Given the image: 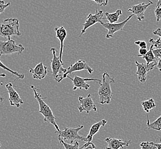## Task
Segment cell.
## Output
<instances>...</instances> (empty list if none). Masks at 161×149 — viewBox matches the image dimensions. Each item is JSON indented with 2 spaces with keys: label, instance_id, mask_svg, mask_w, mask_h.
I'll use <instances>...</instances> for the list:
<instances>
[{
  "label": "cell",
  "instance_id": "cell-1",
  "mask_svg": "<svg viewBox=\"0 0 161 149\" xmlns=\"http://www.w3.org/2000/svg\"><path fill=\"white\" fill-rule=\"evenodd\" d=\"M31 87L34 93V97L35 98L39 103V113H42L44 116V122L45 123H49L52 124L55 127L56 131H59L60 129L58 124L56 122V117L53 113L51 108L45 102L44 100L47 97H42V95L38 92V90L33 85H31Z\"/></svg>",
  "mask_w": 161,
  "mask_h": 149
},
{
  "label": "cell",
  "instance_id": "cell-2",
  "mask_svg": "<svg viewBox=\"0 0 161 149\" xmlns=\"http://www.w3.org/2000/svg\"><path fill=\"white\" fill-rule=\"evenodd\" d=\"M103 80L100 84V87L98 90L99 97V103L101 104H110L111 103L113 97V92L111 90V84L115 83L114 78L111 77L110 74L104 72L102 75Z\"/></svg>",
  "mask_w": 161,
  "mask_h": 149
},
{
  "label": "cell",
  "instance_id": "cell-3",
  "mask_svg": "<svg viewBox=\"0 0 161 149\" xmlns=\"http://www.w3.org/2000/svg\"><path fill=\"white\" fill-rule=\"evenodd\" d=\"M21 33L19 31V19L17 18H8L0 24V36L9 39L12 36H19Z\"/></svg>",
  "mask_w": 161,
  "mask_h": 149
},
{
  "label": "cell",
  "instance_id": "cell-4",
  "mask_svg": "<svg viewBox=\"0 0 161 149\" xmlns=\"http://www.w3.org/2000/svg\"><path fill=\"white\" fill-rule=\"evenodd\" d=\"M84 128V126L80 125L77 127H65L63 130L59 131H56L55 133H58V138H61L63 141H67L68 143L73 144L76 141L87 142V138L79 135L80 130Z\"/></svg>",
  "mask_w": 161,
  "mask_h": 149
},
{
  "label": "cell",
  "instance_id": "cell-5",
  "mask_svg": "<svg viewBox=\"0 0 161 149\" xmlns=\"http://www.w3.org/2000/svg\"><path fill=\"white\" fill-rule=\"evenodd\" d=\"M25 50L22 44H17L12 39H8L6 41L0 40V57L13 53L21 55Z\"/></svg>",
  "mask_w": 161,
  "mask_h": 149
},
{
  "label": "cell",
  "instance_id": "cell-6",
  "mask_svg": "<svg viewBox=\"0 0 161 149\" xmlns=\"http://www.w3.org/2000/svg\"><path fill=\"white\" fill-rule=\"evenodd\" d=\"M51 51L52 53V58L50 62L51 66L52 74L54 80L58 81L61 76L67 72V69L63 68V65L64 63L60 61V56H56V49L52 48Z\"/></svg>",
  "mask_w": 161,
  "mask_h": 149
},
{
  "label": "cell",
  "instance_id": "cell-7",
  "mask_svg": "<svg viewBox=\"0 0 161 149\" xmlns=\"http://www.w3.org/2000/svg\"><path fill=\"white\" fill-rule=\"evenodd\" d=\"M158 58H156L154 62L149 64L147 63H139L136 61V64L137 67V71L136 74L138 75L139 81L141 83H145L147 80V75L149 72L155 69L156 65H157L158 62Z\"/></svg>",
  "mask_w": 161,
  "mask_h": 149
},
{
  "label": "cell",
  "instance_id": "cell-8",
  "mask_svg": "<svg viewBox=\"0 0 161 149\" xmlns=\"http://www.w3.org/2000/svg\"><path fill=\"white\" fill-rule=\"evenodd\" d=\"M83 70L87 71L90 74H92L93 72V69H92L91 67L88 65L86 62L83 60H79L74 64L70 65V66L67 69V72L61 76L58 82H61L64 79L67 78V76L69 74H72L75 72L80 71Z\"/></svg>",
  "mask_w": 161,
  "mask_h": 149
},
{
  "label": "cell",
  "instance_id": "cell-9",
  "mask_svg": "<svg viewBox=\"0 0 161 149\" xmlns=\"http://www.w3.org/2000/svg\"><path fill=\"white\" fill-rule=\"evenodd\" d=\"M134 16V14H131L126 19L123 21L122 22L119 23H103V21L100 23V24L102 26L108 30V32L106 35L107 39H110L114 37V35L119 31H122L124 29V27L126 25L127 23L130 19Z\"/></svg>",
  "mask_w": 161,
  "mask_h": 149
},
{
  "label": "cell",
  "instance_id": "cell-10",
  "mask_svg": "<svg viewBox=\"0 0 161 149\" xmlns=\"http://www.w3.org/2000/svg\"><path fill=\"white\" fill-rule=\"evenodd\" d=\"M103 11L102 10L97 9L95 14H89L87 16L86 22L83 24V28L81 30L79 37H81V35L86 32L87 29L90 28L91 26H93V25L96 24L97 23H102V19H105L103 17Z\"/></svg>",
  "mask_w": 161,
  "mask_h": 149
},
{
  "label": "cell",
  "instance_id": "cell-11",
  "mask_svg": "<svg viewBox=\"0 0 161 149\" xmlns=\"http://www.w3.org/2000/svg\"><path fill=\"white\" fill-rule=\"evenodd\" d=\"M67 78H69L72 81L73 83V90H76L77 89H84L86 90H88L90 87V86L88 84H87V81H94L96 82H99V84H101L102 80L98 79H93V78H83L78 76H75L74 78H72L69 76L68 75Z\"/></svg>",
  "mask_w": 161,
  "mask_h": 149
},
{
  "label": "cell",
  "instance_id": "cell-12",
  "mask_svg": "<svg viewBox=\"0 0 161 149\" xmlns=\"http://www.w3.org/2000/svg\"><path fill=\"white\" fill-rule=\"evenodd\" d=\"M78 100L80 103V106L78 107V110L80 113L86 112L87 113H89L91 111L97 112V106L92 100L90 94H88L86 97H79Z\"/></svg>",
  "mask_w": 161,
  "mask_h": 149
},
{
  "label": "cell",
  "instance_id": "cell-13",
  "mask_svg": "<svg viewBox=\"0 0 161 149\" xmlns=\"http://www.w3.org/2000/svg\"><path fill=\"white\" fill-rule=\"evenodd\" d=\"M153 4V3L151 1H148L147 3H139L138 5H132V7L128 9V12L131 13L136 16V19L139 21H142L143 19H145V13L146 10L148 7L151 6Z\"/></svg>",
  "mask_w": 161,
  "mask_h": 149
},
{
  "label": "cell",
  "instance_id": "cell-14",
  "mask_svg": "<svg viewBox=\"0 0 161 149\" xmlns=\"http://www.w3.org/2000/svg\"><path fill=\"white\" fill-rule=\"evenodd\" d=\"M5 86L9 94V101L10 106L19 108L21 104H24L23 99L19 97V94L14 90L12 83H7Z\"/></svg>",
  "mask_w": 161,
  "mask_h": 149
},
{
  "label": "cell",
  "instance_id": "cell-15",
  "mask_svg": "<svg viewBox=\"0 0 161 149\" xmlns=\"http://www.w3.org/2000/svg\"><path fill=\"white\" fill-rule=\"evenodd\" d=\"M105 141L107 143L106 149H123L125 146L128 147L131 143V140L125 141L108 137L105 139Z\"/></svg>",
  "mask_w": 161,
  "mask_h": 149
},
{
  "label": "cell",
  "instance_id": "cell-16",
  "mask_svg": "<svg viewBox=\"0 0 161 149\" xmlns=\"http://www.w3.org/2000/svg\"><path fill=\"white\" fill-rule=\"evenodd\" d=\"M29 72L32 74L33 78L35 79L42 80L46 77L48 74V68L44 65L42 62L39 63L34 68H30Z\"/></svg>",
  "mask_w": 161,
  "mask_h": 149
},
{
  "label": "cell",
  "instance_id": "cell-17",
  "mask_svg": "<svg viewBox=\"0 0 161 149\" xmlns=\"http://www.w3.org/2000/svg\"><path fill=\"white\" fill-rule=\"evenodd\" d=\"M55 31L56 32V37L58 39V40L60 42V55H59L60 60L62 63H63L62 60V56H63V53L64 42L67 36V32L64 26L56 27L55 28Z\"/></svg>",
  "mask_w": 161,
  "mask_h": 149
},
{
  "label": "cell",
  "instance_id": "cell-18",
  "mask_svg": "<svg viewBox=\"0 0 161 149\" xmlns=\"http://www.w3.org/2000/svg\"><path fill=\"white\" fill-rule=\"evenodd\" d=\"M107 123V120H105V119H102V120L99 121L98 122L94 123L91 127L89 133L88 134L87 137H86L87 142H92L93 136L99 132V131L102 127L105 126V125Z\"/></svg>",
  "mask_w": 161,
  "mask_h": 149
},
{
  "label": "cell",
  "instance_id": "cell-19",
  "mask_svg": "<svg viewBox=\"0 0 161 149\" xmlns=\"http://www.w3.org/2000/svg\"><path fill=\"white\" fill-rule=\"evenodd\" d=\"M122 11L121 9L116 10L114 13H110L108 12L105 13V19H107L110 23H117L119 21V17L122 15Z\"/></svg>",
  "mask_w": 161,
  "mask_h": 149
},
{
  "label": "cell",
  "instance_id": "cell-20",
  "mask_svg": "<svg viewBox=\"0 0 161 149\" xmlns=\"http://www.w3.org/2000/svg\"><path fill=\"white\" fill-rule=\"evenodd\" d=\"M142 108L143 110L146 111L147 113H149L150 111L154 108L156 107V104L155 103L153 99H149L147 101H143L141 102Z\"/></svg>",
  "mask_w": 161,
  "mask_h": 149
},
{
  "label": "cell",
  "instance_id": "cell-21",
  "mask_svg": "<svg viewBox=\"0 0 161 149\" xmlns=\"http://www.w3.org/2000/svg\"><path fill=\"white\" fill-rule=\"evenodd\" d=\"M147 126L148 129L160 131L161 130V115L160 117H158L156 120L152 123L150 122V120L148 119V115H147Z\"/></svg>",
  "mask_w": 161,
  "mask_h": 149
},
{
  "label": "cell",
  "instance_id": "cell-22",
  "mask_svg": "<svg viewBox=\"0 0 161 149\" xmlns=\"http://www.w3.org/2000/svg\"><path fill=\"white\" fill-rule=\"evenodd\" d=\"M153 46L151 45L149 51H147V53L145 56H141L142 58L145 59L147 64H149L152 62H154L156 59L153 53Z\"/></svg>",
  "mask_w": 161,
  "mask_h": 149
},
{
  "label": "cell",
  "instance_id": "cell-23",
  "mask_svg": "<svg viewBox=\"0 0 161 149\" xmlns=\"http://www.w3.org/2000/svg\"><path fill=\"white\" fill-rule=\"evenodd\" d=\"M0 68H3V69H5L7 71L9 72L11 74L15 75L18 79H24L25 78V74H19L18 72L14 71L12 69H11L10 68H8L7 66L3 64V62L1 61V60H0Z\"/></svg>",
  "mask_w": 161,
  "mask_h": 149
},
{
  "label": "cell",
  "instance_id": "cell-24",
  "mask_svg": "<svg viewBox=\"0 0 161 149\" xmlns=\"http://www.w3.org/2000/svg\"><path fill=\"white\" fill-rule=\"evenodd\" d=\"M58 140L61 145L64 147L65 149H80L79 141H76L74 143L71 144V143L65 142L64 141H63L61 138H58Z\"/></svg>",
  "mask_w": 161,
  "mask_h": 149
},
{
  "label": "cell",
  "instance_id": "cell-25",
  "mask_svg": "<svg viewBox=\"0 0 161 149\" xmlns=\"http://www.w3.org/2000/svg\"><path fill=\"white\" fill-rule=\"evenodd\" d=\"M141 149H157L153 142H142L140 144Z\"/></svg>",
  "mask_w": 161,
  "mask_h": 149
},
{
  "label": "cell",
  "instance_id": "cell-26",
  "mask_svg": "<svg viewBox=\"0 0 161 149\" xmlns=\"http://www.w3.org/2000/svg\"><path fill=\"white\" fill-rule=\"evenodd\" d=\"M149 42L156 49H161V38H159L157 39V40H155L153 39H150L149 40Z\"/></svg>",
  "mask_w": 161,
  "mask_h": 149
},
{
  "label": "cell",
  "instance_id": "cell-27",
  "mask_svg": "<svg viewBox=\"0 0 161 149\" xmlns=\"http://www.w3.org/2000/svg\"><path fill=\"white\" fill-rule=\"evenodd\" d=\"M96 146L92 142H87L84 145L80 147V149H95Z\"/></svg>",
  "mask_w": 161,
  "mask_h": 149
},
{
  "label": "cell",
  "instance_id": "cell-28",
  "mask_svg": "<svg viewBox=\"0 0 161 149\" xmlns=\"http://www.w3.org/2000/svg\"><path fill=\"white\" fill-rule=\"evenodd\" d=\"M10 5V3L9 2L7 3H5L3 0H0V14L3 13L8 7Z\"/></svg>",
  "mask_w": 161,
  "mask_h": 149
},
{
  "label": "cell",
  "instance_id": "cell-29",
  "mask_svg": "<svg viewBox=\"0 0 161 149\" xmlns=\"http://www.w3.org/2000/svg\"><path fill=\"white\" fill-rule=\"evenodd\" d=\"M155 14L157 19V21L159 22L161 19V7H156L155 10Z\"/></svg>",
  "mask_w": 161,
  "mask_h": 149
},
{
  "label": "cell",
  "instance_id": "cell-30",
  "mask_svg": "<svg viewBox=\"0 0 161 149\" xmlns=\"http://www.w3.org/2000/svg\"><path fill=\"white\" fill-rule=\"evenodd\" d=\"M95 1L100 7H105L108 3V0H91Z\"/></svg>",
  "mask_w": 161,
  "mask_h": 149
},
{
  "label": "cell",
  "instance_id": "cell-31",
  "mask_svg": "<svg viewBox=\"0 0 161 149\" xmlns=\"http://www.w3.org/2000/svg\"><path fill=\"white\" fill-rule=\"evenodd\" d=\"M135 44L141 48H147V44L143 40H138L135 42Z\"/></svg>",
  "mask_w": 161,
  "mask_h": 149
},
{
  "label": "cell",
  "instance_id": "cell-32",
  "mask_svg": "<svg viewBox=\"0 0 161 149\" xmlns=\"http://www.w3.org/2000/svg\"><path fill=\"white\" fill-rule=\"evenodd\" d=\"M153 52L155 58H158V59L161 58V48L153 49Z\"/></svg>",
  "mask_w": 161,
  "mask_h": 149
},
{
  "label": "cell",
  "instance_id": "cell-33",
  "mask_svg": "<svg viewBox=\"0 0 161 149\" xmlns=\"http://www.w3.org/2000/svg\"><path fill=\"white\" fill-rule=\"evenodd\" d=\"M147 53V50L146 48H141L139 49V55H138V57H141L143 56H145L146 53Z\"/></svg>",
  "mask_w": 161,
  "mask_h": 149
},
{
  "label": "cell",
  "instance_id": "cell-34",
  "mask_svg": "<svg viewBox=\"0 0 161 149\" xmlns=\"http://www.w3.org/2000/svg\"><path fill=\"white\" fill-rule=\"evenodd\" d=\"M153 33L156 35V36H159L161 38V28H158L157 30H155L153 32Z\"/></svg>",
  "mask_w": 161,
  "mask_h": 149
},
{
  "label": "cell",
  "instance_id": "cell-35",
  "mask_svg": "<svg viewBox=\"0 0 161 149\" xmlns=\"http://www.w3.org/2000/svg\"><path fill=\"white\" fill-rule=\"evenodd\" d=\"M155 69H158L159 71H161V58L158 60V63L155 67Z\"/></svg>",
  "mask_w": 161,
  "mask_h": 149
},
{
  "label": "cell",
  "instance_id": "cell-36",
  "mask_svg": "<svg viewBox=\"0 0 161 149\" xmlns=\"http://www.w3.org/2000/svg\"><path fill=\"white\" fill-rule=\"evenodd\" d=\"M154 145L157 149H161V143H154Z\"/></svg>",
  "mask_w": 161,
  "mask_h": 149
},
{
  "label": "cell",
  "instance_id": "cell-37",
  "mask_svg": "<svg viewBox=\"0 0 161 149\" xmlns=\"http://www.w3.org/2000/svg\"><path fill=\"white\" fill-rule=\"evenodd\" d=\"M161 7V0H158L157 3V5L156 7Z\"/></svg>",
  "mask_w": 161,
  "mask_h": 149
},
{
  "label": "cell",
  "instance_id": "cell-38",
  "mask_svg": "<svg viewBox=\"0 0 161 149\" xmlns=\"http://www.w3.org/2000/svg\"><path fill=\"white\" fill-rule=\"evenodd\" d=\"M0 77H2V78H5L6 77V74L2 73V74H0Z\"/></svg>",
  "mask_w": 161,
  "mask_h": 149
},
{
  "label": "cell",
  "instance_id": "cell-39",
  "mask_svg": "<svg viewBox=\"0 0 161 149\" xmlns=\"http://www.w3.org/2000/svg\"><path fill=\"white\" fill-rule=\"evenodd\" d=\"M3 98L0 96V102H3Z\"/></svg>",
  "mask_w": 161,
  "mask_h": 149
},
{
  "label": "cell",
  "instance_id": "cell-40",
  "mask_svg": "<svg viewBox=\"0 0 161 149\" xmlns=\"http://www.w3.org/2000/svg\"><path fill=\"white\" fill-rule=\"evenodd\" d=\"M1 144L0 143V149H1Z\"/></svg>",
  "mask_w": 161,
  "mask_h": 149
}]
</instances>
